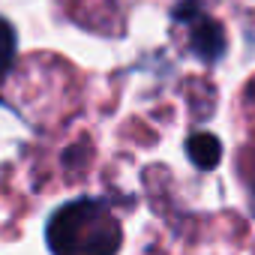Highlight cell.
<instances>
[{"instance_id": "obj_1", "label": "cell", "mask_w": 255, "mask_h": 255, "mask_svg": "<svg viewBox=\"0 0 255 255\" xmlns=\"http://www.w3.org/2000/svg\"><path fill=\"white\" fill-rule=\"evenodd\" d=\"M48 246L54 255H117L123 231L102 201H72L48 219Z\"/></svg>"}, {"instance_id": "obj_2", "label": "cell", "mask_w": 255, "mask_h": 255, "mask_svg": "<svg viewBox=\"0 0 255 255\" xmlns=\"http://www.w3.org/2000/svg\"><path fill=\"white\" fill-rule=\"evenodd\" d=\"M174 18L186 27V39L189 48L201 57V60H216L225 51V33L219 27V21L213 15H207L195 0H183L177 6Z\"/></svg>"}, {"instance_id": "obj_3", "label": "cell", "mask_w": 255, "mask_h": 255, "mask_svg": "<svg viewBox=\"0 0 255 255\" xmlns=\"http://www.w3.org/2000/svg\"><path fill=\"white\" fill-rule=\"evenodd\" d=\"M186 147H189V156H192V162L198 168H213L219 162V156H222V144L210 132H195Z\"/></svg>"}, {"instance_id": "obj_4", "label": "cell", "mask_w": 255, "mask_h": 255, "mask_svg": "<svg viewBox=\"0 0 255 255\" xmlns=\"http://www.w3.org/2000/svg\"><path fill=\"white\" fill-rule=\"evenodd\" d=\"M15 60V30L9 27L6 18H0V78L9 72Z\"/></svg>"}, {"instance_id": "obj_5", "label": "cell", "mask_w": 255, "mask_h": 255, "mask_svg": "<svg viewBox=\"0 0 255 255\" xmlns=\"http://www.w3.org/2000/svg\"><path fill=\"white\" fill-rule=\"evenodd\" d=\"M246 180H249V186H252V189H255V162H252V168H249V171H246Z\"/></svg>"}]
</instances>
